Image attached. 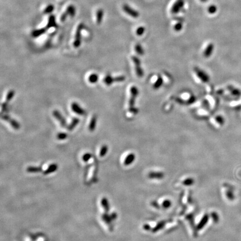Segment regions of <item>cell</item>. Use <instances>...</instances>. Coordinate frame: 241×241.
Returning a JSON list of instances; mask_svg holds the SVG:
<instances>
[{"instance_id":"obj_38","label":"cell","mask_w":241,"mask_h":241,"mask_svg":"<svg viewBox=\"0 0 241 241\" xmlns=\"http://www.w3.org/2000/svg\"><path fill=\"white\" fill-rule=\"evenodd\" d=\"M165 224L164 222H161V223H159L158 226L155 227L154 229H153V232H156V231H158L159 229H161Z\"/></svg>"},{"instance_id":"obj_22","label":"cell","mask_w":241,"mask_h":241,"mask_svg":"<svg viewBox=\"0 0 241 241\" xmlns=\"http://www.w3.org/2000/svg\"><path fill=\"white\" fill-rule=\"evenodd\" d=\"M164 174L163 173H156V172H151L149 174V178H150L161 179L164 177Z\"/></svg>"},{"instance_id":"obj_1","label":"cell","mask_w":241,"mask_h":241,"mask_svg":"<svg viewBox=\"0 0 241 241\" xmlns=\"http://www.w3.org/2000/svg\"><path fill=\"white\" fill-rule=\"evenodd\" d=\"M137 89L135 86H132L131 88V98L129 101V111L133 113H136V110L135 107H134L135 104V101L137 95Z\"/></svg>"},{"instance_id":"obj_32","label":"cell","mask_w":241,"mask_h":241,"mask_svg":"<svg viewBox=\"0 0 241 241\" xmlns=\"http://www.w3.org/2000/svg\"><path fill=\"white\" fill-rule=\"evenodd\" d=\"M145 29L144 27L140 26L139 28H137V30H136V34H137V35H142L145 33Z\"/></svg>"},{"instance_id":"obj_17","label":"cell","mask_w":241,"mask_h":241,"mask_svg":"<svg viewBox=\"0 0 241 241\" xmlns=\"http://www.w3.org/2000/svg\"><path fill=\"white\" fill-rule=\"evenodd\" d=\"M79 122V119L78 118H74L72 119L71 123L67 127L69 131H72L77 126Z\"/></svg>"},{"instance_id":"obj_34","label":"cell","mask_w":241,"mask_h":241,"mask_svg":"<svg viewBox=\"0 0 241 241\" xmlns=\"http://www.w3.org/2000/svg\"><path fill=\"white\" fill-rule=\"evenodd\" d=\"M91 158H92V155L90 154L86 153V154H85L84 155H83L82 159H83V160L84 162H87V161H88Z\"/></svg>"},{"instance_id":"obj_37","label":"cell","mask_w":241,"mask_h":241,"mask_svg":"<svg viewBox=\"0 0 241 241\" xmlns=\"http://www.w3.org/2000/svg\"><path fill=\"white\" fill-rule=\"evenodd\" d=\"M171 202H170V200H165L164 202H163V206L164 207V208H169L171 206Z\"/></svg>"},{"instance_id":"obj_23","label":"cell","mask_w":241,"mask_h":241,"mask_svg":"<svg viewBox=\"0 0 241 241\" xmlns=\"http://www.w3.org/2000/svg\"><path fill=\"white\" fill-rule=\"evenodd\" d=\"M98 75L97 74H92L90 75L89 78H88V81L90 83H95L98 82Z\"/></svg>"},{"instance_id":"obj_5","label":"cell","mask_w":241,"mask_h":241,"mask_svg":"<svg viewBox=\"0 0 241 241\" xmlns=\"http://www.w3.org/2000/svg\"><path fill=\"white\" fill-rule=\"evenodd\" d=\"M184 6V0H177L171 8V12L176 14L181 11Z\"/></svg>"},{"instance_id":"obj_28","label":"cell","mask_w":241,"mask_h":241,"mask_svg":"<svg viewBox=\"0 0 241 241\" xmlns=\"http://www.w3.org/2000/svg\"><path fill=\"white\" fill-rule=\"evenodd\" d=\"M226 194L227 197L228 199L230 200H233L235 198V196L234 195V193L233 192V191L231 190H227L226 192Z\"/></svg>"},{"instance_id":"obj_35","label":"cell","mask_w":241,"mask_h":241,"mask_svg":"<svg viewBox=\"0 0 241 241\" xmlns=\"http://www.w3.org/2000/svg\"><path fill=\"white\" fill-rule=\"evenodd\" d=\"M211 217H212L213 219V220L215 223H217L218 222L219 220V217L218 214L217 213H215V212H213V213H211Z\"/></svg>"},{"instance_id":"obj_4","label":"cell","mask_w":241,"mask_h":241,"mask_svg":"<svg viewBox=\"0 0 241 241\" xmlns=\"http://www.w3.org/2000/svg\"><path fill=\"white\" fill-rule=\"evenodd\" d=\"M1 118L2 119H4L5 121H6L7 122L10 123V124L12 126L13 128L15 130H19L20 128V125L18 122H17L15 119H12L10 116L7 115V114H3L2 113L1 114Z\"/></svg>"},{"instance_id":"obj_8","label":"cell","mask_w":241,"mask_h":241,"mask_svg":"<svg viewBox=\"0 0 241 241\" xmlns=\"http://www.w3.org/2000/svg\"><path fill=\"white\" fill-rule=\"evenodd\" d=\"M71 108L74 113H77L79 115L83 116V115H84L86 113V111L84 110L82 108H81L79 106V105L76 102L72 103V104H71Z\"/></svg>"},{"instance_id":"obj_9","label":"cell","mask_w":241,"mask_h":241,"mask_svg":"<svg viewBox=\"0 0 241 241\" xmlns=\"http://www.w3.org/2000/svg\"><path fill=\"white\" fill-rule=\"evenodd\" d=\"M132 59L133 60L135 66H136V72L137 73L138 77H142L143 76V71L142 69L140 68V60L137 59V58L136 57H132Z\"/></svg>"},{"instance_id":"obj_29","label":"cell","mask_w":241,"mask_h":241,"mask_svg":"<svg viewBox=\"0 0 241 241\" xmlns=\"http://www.w3.org/2000/svg\"><path fill=\"white\" fill-rule=\"evenodd\" d=\"M54 9V6L53 5H49L44 11V13L45 14H50L51 12L53 11Z\"/></svg>"},{"instance_id":"obj_21","label":"cell","mask_w":241,"mask_h":241,"mask_svg":"<svg viewBox=\"0 0 241 241\" xmlns=\"http://www.w3.org/2000/svg\"><path fill=\"white\" fill-rule=\"evenodd\" d=\"M208 215H205L204 216V217L200 221L199 224H198V229H202L203 228V227L205 226L206 224V223H207L208 220Z\"/></svg>"},{"instance_id":"obj_27","label":"cell","mask_w":241,"mask_h":241,"mask_svg":"<svg viewBox=\"0 0 241 241\" xmlns=\"http://www.w3.org/2000/svg\"><path fill=\"white\" fill-rule=\"evenodd\" d=\"M108 146L107 145H103V146H102L101 149L100 150V152H99V156L101 157H103L106 154H107V151H108Z\"/></svg>"},{"instance_id":"obj_12","label":"cell","mask_w":241,"mask_h":241,"mask_svg":"<svg viewBox=\"0 0 241 241\" xmlns=\"http://www.w3.org/2000/svg\"><path fill=\"white\" fill-rule=\"evenodd\" d=\"M97 116L95 114L93 115L92 118H91L90 122L89 123V127H88V129L90 132H93L95 130L96 124H97Z\"/></svg>"},{"instance_id":"obj_6","label":"cell","mask_w":241,"mask_h":241,"mask_svg":"<svg viewBox=\"0 0 241 241\" xmlns=\"http://www.w3.org/2000/svg\"><path fill=\"white\" fill-rule=\"evenodd\" d=\"M123 10L126 13H127L128 15L131 16V17L134 18H137L139 16V12H137L136 10H134L131 7L128 6L127 4H125L123 6Z\"/></svg>"},{"instance_id":"obj_25","label":"cell","mask_w":241,"mask_h":241,"mask_svg":"<svg viewBox=\"0 0 241 241\" xmlns=\"http://www.w3.org/2000/svg\"><path fill=\"white\" fill-rule=\"evenodd\" d=\"M66 11L68 12V15L70 16H74L75 14V9L74 6H73V5H70L68 7V8L66 9Z\"/></svg>"},{"instance_id":"obj_30","label":"cell","mask_w":241,"mask_h":241,"mask_svg":"<svg viewBox=\"0 0 241 241\" xmlns=\"http://www.w3.org/2000/svg\"><path fill=\"white\" fill-rule=\"evenodd\" d=\"M67 137H68V135L64 132H60L59 134H57V138L58 140H66Z\"/></svg>"},{"instance_id":"obj_42","label":"cell","mask_w":241,"mask_h":241,"mask_svg":"<svg viewBox=\"0 0 241 241\" xmlns=\"http://www.w3.org/2000/svg\"><path fill=\"white\" fill-rule=\"evenodd\" d=\"M144 227H145V229H147V230H149L150 229V228H147V227H150L149 225H145Z\"/></svg>"},{"instance_id":"obj_13","label":"cell","mask_w":241,"mask_h":241,"mask_svg":"<svg viewBox=\"0 0 241 241\" xmlns=\"http://www.w3.org/2000/svg\"><path fill=\"white\" fill-rule=\"evenodd\" d=\"M213 49H214V45L213 44H209L207 46V47L205 49V50L204 51V57H210L212 54V52L213 51Z\"/></svg>"},{"instance_id":"obj_10","label":"cell","mask_w":241,"mask_h":241,"mask_svg":"<svg viewBox=\"0 0 241 241\" xmlns=\"http://www.w3.org/2000/svg\"><path fill=\"white\" fill-rule=\"evenodd\" d=\"M102 218L104 222L108 226L109 228L110 229V231H112L113 230V226L112 224V220L110 218V216H109L108 214H107V213H106L102 215Z\"/></svg>"},{"instance_id":"obj_2","label":"cell","mask_w":241,"mask_h":241,"mask_svg":"<svg viewBox=\"0 0 241 241\" xmlns=\"http://www.w3.org/2000/svg\"><path fill=\"white\" fill-rule=\"evenodd\" d=\"M83 27V24L82 23H81L78 26L77 29L76 30V33H75L74 42L73 43V45L75 48H79L81 44V33Z\"/></svg>"},{"instance_id":"obj_3","label":"cell","mask_w":241,"mask_h":241,"mask_svg":"<svg viewBox=\"0 0 241 241\" xmlns=\"http://www.w3.org/2000/svg\"><path fill=\"white\" fill-rule=\"evenodd\" d=\"M125 79V77L123 75L121 76H118L117 77L113 78L110 76V75H108L106 77L104 78L103 79V82L104 83L106 84L107 86H110L114 82H121L124 81Z\"/></svg>"},{"instance_id":"obj_36","label":"cell","mask_w":241,"mask_h":241,"mask_svg":"<svg viewBox=\"0 0 241 241\" xmlns=\"http://www.w3.org/2000/svg\"><path fill=\"white\" fill-rule=\"evenodd\" d=\"M193 183L194 180L193 179L189 178L184 180V182H183V184L185 185H191L193 184Z\"/></svg>"},{"instance_id":"obj_39","label":"cell","mask_w":241,"mask_h":241,"mask_svg":"<svg viewBox=\"0 0 241 241\" xmlns=\"http://www.w3.org/2000/svg\"><path fill=\"white\" fill-rule=\"evenodd\" d=\"M183 28V24H182V22H178V23H177V24H176L175 25V27H174V29H175V30H176V31H180V30H182V29Z\"/></svg>"},{"instance_id":"obj_14","label":"cell","mask_w":241,"mask_h":241,"mask_svg":"<svg viewBox=\"0 0 241 241\" xmlns=\"http://www.w3.org/2000/svg\"><path fill=\"white\" fill-rule=\"evenodd\" d=\"M58 169V165L56 164H51L49 167H48V169L46 170L44 172V175H48L50 173L55 172Z\"/></svg>"},{"instance_id":"obj_20","label":"cell","mask_w":241,"mask_h":241,"mask_svg":"<svg viewBox=\"0 0 241 241\" xmlns=\"http://www.w3.org/2000/svg\"><path fill=\"white\" fill-rule=\"evenodd\" d=\"M101 204L102 207H103L104 211L106 213H108L110 210V206H109V203L108 200L106 198H102L101 200Z\"/></svg>"},{"instance_id":"obj_31","label":"cell","mask_w":241,"mask_h":241,"mask_svg":"<svg viewBox=\"0 0 241 241\" xmlns=\"http://www.w3.org/2000/svg\"><path fill=\"white\" fill-rule=\"evenodd\" d=\"M135 49H136V51H137V53L141 54V55L143 54V48L141 46V45L139 44H138L136 45L135 46Z\"/></svg>"},{"instance_id":"obj_41","label":"cell","mask_w":241,"mask_h":241,"mask_svg":"<svg viewBox=\"0 0 241 241\" xmlns=\"http://www.w3.org/2000/svg\"><path fill=\"white\" fill-rule=\"evenodd\" d=\"M110 217L112 219V220L115 219H116V218H117V214L115 213H113L112 215H110Z\"/></svg>"},{"instance_id":"obj_24","label":"cell","mask_w":241,"mask_h":241,"mask_svg":"<svg viewBox=\"0 0 241 241\" xmlns=\"http://www.w3.org/2000/svg\"><path fill=\"white\" fill-rule=\"evenodd\" d=\"M42 170V168L39 167H30L27 169V171L29 173H38Z\"/></svg>"},{"instance_id":"obj_43","label":"cell","mask_w":241,"mask_h":241,"mask_svg":"<svg viewBox=\"0 0 241 241\" xmlns=\"http://www.w3.org/2000/svg\"><path fill=\"white\" fill-rule=\"evenodd\" d=\"M200 1H201L202 2H207L208 0H200Z\"/></svg>"},{"instance_id":"obj_15","label":"cell","mask_w":241,"mask_h":241,"mask_svg":"<svg viewBox=\"0 0 241 241\" xmlns=\"http://www.w3.org/2000/svg\"><path fill=\"white\" fill-rule=\"evenodd\" d=\"M47 30H48V29L46 27H44V28H42L40 29L35 30L32 33V36L34 38H38L40 36L42 35L43 34H44Z\"/></svg>"},{"instance_id":"obj_11","label":"cell","mask_w":241,"mask_h":241,"mask_svg":"<svg viewBox=\"0 0 241 241\" xmlns=\"http://www.w3.org/2000/svg\"><path fill=\"white\" fill-rule=\"evenodd\" d=\"M196 73L198 75V77L203 82H207L209 80V77L208 75L202 70H200L199 69H196Z\"/></svg>"},{"instance_id":"obj_19","label":"cell","mask_w":241,"mask_h":241,"mask_svg":"<svg viewBox=\"0 0 241 241\" xmlns=\"http://www.w3.org/2000/svg\"><path fill=\"white\" fill-rule=\"evenodd\" d=\"M135 155L133 154H130L126 157V159L125 160V162H124V164L125 165H128L130 164H132L133 163V161L135 160Z\"/></svg>"},{"instance_id":"obj_40","label":"cell","mask_w":241,"mask_h":241,"mask_svg":"<svg viewBox=\"0 0 241 241\" xmlns=\"http://www.w3.org/2000/svg\"><path fill=\"white\" fill-rule=\"evenodd\" d=\"M68 12H66H66H64V13L62 14V15L61 16V17H60V20H61V21H62V22H63V21H65V20H66V18L67 17V16H68Z\"/></svg>"},{"instance_id":"obj_26","label":"cell","mask_w":241,"mask_h":241,"mask_svg":"<svg viewBox=\"0 0 241 241\" xmlns=\"http://www.w3.org/2000/svg\"><path fill=\"white\" fill-rule=\"evenodd\" d=\"M15 90H10L9 92H8V93H7V95H6V102H9L12 99V98L15 96Z\"/></svg>"},{"instance_id":"obj_33","label":"cell","mask_w":241,"mask_h":241,"mask_svg":"<svg viewBox=\"0 0 241 241\" xmlns=\"http://www.w3.org/2000/svg\"><path fill=\"white\" fill-rule=\"evenodd\" d=\"M217 7L214 5H211V6H209L208 9V11L209 14H214L215 12L217 11Z\"/></svg>"},{"instance_id":"obj_16","label":"cell","mask_w":241,"mask_h":241,"mask_svg":"<svg viewBox=\"0 0 241 241\" xmlns=\"http://www.w3.org/2000/svg\"><path fill=\"white\" fill-rule=\"evenodd\" d=\"M103 17V11L102 9H99L97 11V14H96L97 24L98 25H100L101 24Z\"/></svg>"},{"instance_id":"obj_18","label":"cell","mask_w":241,"mask_h":241,"mask_svg":"<svg viewBox=\"0 0 241 241\" xmlns=\"http://www.w3.org/2000/svg\"><path fill=\"white\" fill-rule=\"evenodd\" d=\"M57 26L56 23H55V16L53 15H51L50 16V17L49 18V21H48V23L46 25V27L47 29H49L50 27H55Z\"/></svg>"},{"instance_id":"obj_7","label":"cell","mask_w":241,"mask_h":241,"mask_svg":"<svg viewBox=\"0 0 241 241\" xmlns=\"http://www.w3.org/2000/svg\"><path fill=\"white\" fill-rule=\"evenodd\" d=\"M53 115L60 122L62 127H66V119L62 115V114L60 113L59 111L57 110H54L53 112Z\"/></svg>"}]
</instances>
